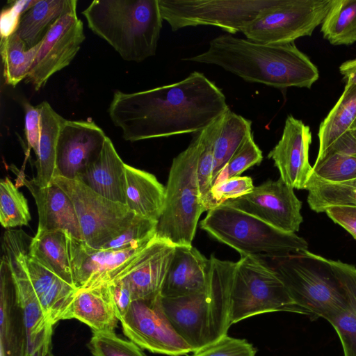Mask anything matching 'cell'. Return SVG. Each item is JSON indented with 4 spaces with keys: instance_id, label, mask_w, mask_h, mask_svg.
Wrapping results in <instances>:
<instances>
[{
    "instance_id": "cell-7",
    "label": "cell",
    "mask_w": 356,
    "mask_h": 356,
    "mask_svg": "<svg viewBox=\"0 0 356 356\" xmlns=\"http://www.w3.org/2000/svg\"><path fill=\"white\" fill-rule=\"evenodd\" d=\"M202 229L242 256L284 257L307 250V242L296 233L280 231L260 219L222 204L208 211Z\"/></svg>"
},
{
    "instance_id": "cell-8",
    "label": "cell",
    "mask_w": 356,
    "mask_h": 356,
    "mask_svg": "<svg viewBox=\"0 0 356 356\" xmlns=\"http://www.w3.org/2000/svg\"><path fill=\"white\" fill-rule=\"evenodd\" d=\"M307 315L290 297L277 273L259 256H242L234 263L229 324L269 312Z\"/></svg>"
},
{
    "instance_id": "cell-22",
    "label": "cell",
    "mask_w": 356,
    "mask_h": 356,
    "mask_svg": "<svg viewBox=\"0 0 356 356\" xmlns=\"http://www.w3.org/2000/svg\"><path fill=\"white\" fill-rule=\"evenodd\" d=\"M175 250V245L156 236L140 264L120 280L129 288L133 301L161 293Z\"/></svg>"
},
{
    "instance_id": "cell-44",
    "label": "cell",
    "mask_w": 356,
    "mask_h": 356,
    "mask_svg": "<svg viewBox=\"0 0 356 356\" xmlns=\"http://www.w3.org/2000/svg\"><path fill=\"white\" fill-rule=\"evenodd\" d=\"M38 0H21L13 1L10 6L3 9L1 14V40L13 34L19 25L21 16Z\"/></svg>"
},
{
    "instance_id": "cell-12",
    "label": "cell",
    "mask_w": 356,
    "mask_h": 356,
    "mask_svg": "<svg viewBox=\"0 0 356 356\" xmlns=\"http://www.w3.org/2000/svg\"><path fill=\"white\" fill-rule=\"evenodd\" d=\"M332 0H277L245 27L247 39L260 43L285 44L310 36L322 24Z\"/></svg>"
},
{
    "instance_id": "cell-10",
    "label": "cell",
    "mask_w": 356,
    "mask_h": 356,
    "mask_svg": "<svg viewBox=\"0 0 356 356\" xmlns=\"http://www.w3.org/2000/svg\"><path fill=\"white\" fill-rule=\"evenodd\" d=\"M53 183L70 198L83 241L93 248L99 249L120 235L136 217L125 204L102 196L79 179L55 176Z\"/></svg>"
},
{
    "instance_id": "cell-25",
    "label": "cell",
    "mask_w": 356,
    "mask_h": 356,
    "mask_svg": "<svg viewBox=\"0 0 356 356\" xmlns=\"http://www.w3.org/2000/svg\"><path fill=\"white\" fill-rule=\"evenodd\" d=\"M77 319L92 332H114L120 321L109 285L79 289L66 314Z\"/></svg>"
},
{
    "instance_id": "cell-49",
    "label": "cell",
    "mask_w": 356,
    "mask_h": 356,
    "mask_svg": "<svg viewBox=\"0 0 356 356\" xmlns=\"http://www.w3.org/2000/svg\"><path fill=\"white\" fill-rule=\"evenodd\" d=\"M339 72L346 83L356 85V58L343 63L339 67Z\"/></svg>"
},
{
    "instance_id": "cell-27",
    "label": "cell",
    "mask_w": 356,
    "mask_h": 356,
    "mask_svg": "<svg viewBox=\"0 0 356 356\" xmlns=\"http://www.w3.org/2000/svg\"><path fill=\"white\" fill-rule=\"evenodd\" d=\"M40 108V133L36 155V176L33 178L41 188L53 182L56 171V147L60 127L65 120L46 101Z\"/></svg>"
},
{
    "instance_id": "cell-31",
    "label": "cell",
    "mask_w": 356,
    "mask_h": 356,
    "mask_svg": "<svg viewBox=\"0 0 356 356\" xmlns=\"http://www.w3.org/2000/svg\"><path fill=\"white\" fill-rule=\"evenodd\" d=\"M213 181L252 134V122L229 109L216 121ZM212 181V183H213Z\"/></svg>"
},
{
    "instance_id": "cell-48",
    "label": "cell",
    "mask_w": 356,
    "mask_h": 356,
    "mask_svg": "<svg viewBox=\"0 0 356 356\" xmlns=\"http://www.w3.org/2000/svg\"><path fill=\"white\" fill-rule=\"evenodd\" d=\"M332 153H343L356 156V127L350 128L345 133H343L330 147V148L327 150L322 159L326 155Z\"/></svg>"
},
{
    "instance_id": "cell-30",
    "label": "cell",
    "mask_w": 356,
    "mask_h": 356,
    "mask_svg": "<svg viewBox=\"0 0 356 356\" xmlns=\"http://www.w3.org/2000/svg\"><path fill=\"white\" fill-rule=\"evenodd\" d=\"M348 300L346 309L328 322L337 331L344 356H356V268L341 261L331 260Z\"/></svg>"
},
{
    "instance_id": "cell-46",
    "label": "cell",
    "mask_w": 356,
    "mask_h": 356,
    "mask_svg": "<svg viewBox=\"0 0 356 356\" xmlns=\"http://www.w3.org/2000/svg\"><path fill=\"white\" fill-rule=\"evenodd\" d=\"M325 213L356 240V207H333L327 209Z\"/></svg>"
},
{
    "instance_id": "cell-41",
    "label": "cell",
    "mask_w": 356,
    "mask_h": 356,
    "mask_svg": "<svg viewBox=\"0 0 356 356\" xmlns=\"http://www.w3.org/2000/svg\"><path fill=\"white\" fill-rule=\"evenodd\" d=\"M215 121L200 132L202 142L197 163V178L202 201L207 197L212 187L214 169Z\"/></svg>"
},
{
    "instance_id": "cell-11",
    "label": "cell",
    "mask_w": 356,
    "mask_h": 356,
    "mask_svg": "<svg viewBox=\"0 0 356 356\" xmlns=\"http://www.w3.org/2000/svg\"><path fill=\"white\" fill-rule=\"evenodd\" d=\"M26 234L19 230L4 234L3 254L11 273L18 303L22 312L26 336L28 356H53V325L33 289L24 266L28 252Z\"/></svg>"
},
{
    "instance_id": "cell-42",
    "label": "cell",
    "mask_w": 356,
    "mask_h": 356,
    "mask_svg": "<svg viewBox=\"0 0 356 356\" xmlns=\"http://www.w3.org/2000/svg\"><path fill=\"white\" fill-rule=\"evenodd\" d=\"M254 188L251 177L239 176L227 179L212 186L203 201L206 211H209L225 202L249 193Z\"/></svg>"
},
{
    "instance_id": "cell-24",
    "label": "cell",
    "mask_w": 356,
    "mask_h": 356,
    "mask_svg": "<svg viewBox=\"0 0 356 356\" xmlns=\"http://www.w3.org/2000/svg\"><path fill=\"white\" fill-rule=\"evenodd\" d=\"M125 164L107 136L99 156L76 179L102 196L125 204Z\"/></svg>"
},
{
    "instance_id": "cell-1",
    "label": "cell",
    "mask_w": 356,
    "mask_h": 356,
    "mask_svg": "<svg viewBox=\"0 0 356 356\" xmlns=\"http://www.w3.org/2000/svg\"><path fill=\"white\" fill-rule=\"evenodd\" d=\"M226 97L199 72L181 81L126 93L115 91L108 114L125 140L199 133L229 110Z\"/></svg>"
},
{
    "instance_id": "cell-3",
    "label": "cell",
    "mask_w": 356,
    "mask_h": 356,
    "mask_svg": "<svg viewBox=\"0 0 356 356\" xmlns=\"http://www.w3.org/2000/svg\"><path fill=\"white\" fill-rule=\"evenodd\" d=\"M207 288L199 293L162 298L165 313L174 329L193 353L227 335L229 324L233 261L211 254Z\"/></svg>"
},
{
    "instance_id": "cell-37",
    "label": "cell",
    "mask_w": 356,
    "mask_h": 356,
    "mask_svg": "<svg viewBox=\"0 0 356 356\" xmlns=\"http://www.w3.org/2000/svg\"><path fill=\"white\" fill-rule=\"evenodd\" d=\"M156 225L157 221L136 216L126 230L99 249L120 250L145 245L156 237Z\"/></svg>"
},
{
    "instance_id": "cell-15",
    "label": "cell",
    "mask_w": 356,
    "mask_h": 356,
    "mask_svg": "<svg viewBox=\"0 0 356 356\" xmlns=\"http://www.w3.org/2000/svg\"><path fill=\"white\" fill-rule=\"evenodd\" d=\"M85 38L74 8L62 15L41 41L25 82L39 90L53 74L70 65Z\"/></svg>"
},
{
    "instance_id": "cell-47",
    "label": "cell",
    "mask_w": 356,
    "mask_h": 356,
    "mask_svg": "<svg viewBox=\"0 0 356 356\" xmlns=\"http://www.w3.org/2000/svg\"><path fill=\"white\" fill-rule=\"evenodd\" d=\"M109 286L120 319L127 311L133 301L131 293L122 280L116 281L109 284Z\"/></svg>"
},
{
    "instance_id": "cell-13",
    "label": "cell",
    "mask_w": 356,
    "mask_h": 356,
    "mask_svg": "<svg viewBox=\"0 0 356 356\" xmlns=\"http://www.w3.org/2000/svg\"><path fill=\"white\" fill-rule=\"evenodd\" d=\"M67 236L73 281L78 290L121 280L140 264L153 241L136 248L111 250L93 248L68 233Z\"/></svg>"
},
{
    "instance_id": "cell-6",
    "label": "cell",
    "mask_w": 356,
    "mask_h": 356,
    "mask_svg": "<svg viewBox=\"0 0 356 356\" xmlns=\"http://www.w3.org/2000/svg\"><path fill=\"white\" fill-rule=\"evenodd\" d=\"M172 160L156 236L174 245H192L198 220L206 211L197 178L201 135Z\"/></svg>"
},
{
    "instance_id": "cell-43",
    "label": "cell",
    "mask_w": 356,
    "mask_h": 356,
    "mask_svg": "<svg viewBox=\"0 0 356 356\" xmlns=\"http://www.w3.org/2000/svg\"><path fill=\"white\" fill-rule=\"evenodd\" d=\"M256 349L245 339L225 335L191 356H255Z\"/></svg>"
},
{
    "instance_id": "cell-18",
    "label": "cell",
    "mask_w": 356,
    "mask_h": 356,
    "mask_svg": "<svg viewBox=\"0 0 356 356\" xmlns=\"http://www.w3.org/2000/svg\"><path fill=\"white\" fill-rule=\"evenodd\" d=\"M311 143L309 127L288 115L280 140L268 154L278 169L280 177L293 189H305L313 174L309 161Z\"/></svg>"
},
{
    "instance_id": "cell-21",
    "label": "cell",
    "mask_w": 356,
    "mask_h": 356,
    "mask_svg": "<svg viewBox=\"0 0 356 356\" xmlns=\"http://www.w3.org/2000/svg\"><path fill=\"white\" fill-rule=\"evenodd\" d=\"M0 356H28L22 312L3 256L0 265Z\"/></svg>"
},
{
    "instance_id": "cell-35",
    "label": "cell",
    "mask_w": 356,
    "mask_h": 356,
    "mask_svg": "<svg viewBox=\"0 0 356 356\" xmlns=\"http://www.w3.org/2000/svg\"><path fill=\"white\" fill-rule=\"evenodd\" d=\"M305 189L309 191L308 204L315 212H325L333 207H356V187L327 181L313 173Z\"/></svg>"
},
{
    "instance_id": "cell-20",
    "label": "cell",
    "mask_w": 356,
    "mask_h": 356,
    "mask_svg": "<svg viewBox=\"0 0 356 356\" xmlns=\"http://www.w3.org/2000/svg\"><path fill=\"white\" fill-rule=\"evenodd\" d=\"M23 183L35 202L38 213V231L61 230L83 241L73 203L59 186L52 182L41 188L33 179H24Z\"/></svg>"
},
{
    "instance_id": "cell-32",
    "label": "cell",
    "mask_w": 356,
    "mask_h": 356,
    "mask_svg": "<svg viewBox=\"0 0 356 356\" xmlns=\"http://www.w3.org/2000/svg\"><path fill=\"white\" fill-rule=\"evenodd\" d=\"M356 120V85L346 83L339 100L321 123L318 131L319 149L316 160L322 159L330 147Z\"/></svg>"
},
{
    "instance_id": "cell-33",
    "label": "cell",
    "mask_w": 356,
    "mask_h": 356,
    "mask_svg": "<svg viewBox=\"0 0 356 356\" xmlns=\"http://www.w3.org/2000/svg\"><path fill=\"white\" fill-rule=\"evenodd\" d=\"M323 38L333 45L356 42V0H332L321 27Z\"/></svg>"
},
{
    "instance_id": "cell-45",
    "label": "cell",
    "mask_w": 356,
    "mask_h": 356,
    "mask_svg": "<svg viewBox=\"0 0 356 356\" xmlns=\"http://www.w3.org/2000/svg\"><path fill=\"white\" fill-rule=\"evenodd\" d=\"M24 132L29 149L37 152L40 133V108L29 102L24 103Z\"/></svg>"
},
{
    "instance_id": "cell-4",
    "label": "cell",
    "mask_w": 356,
    "mask_h": 356,
    "mask_svg": "<svg viewBox=\"0 0 356 356\" xmlns=\"http://www.w3.org/2000/svg\"><path fill=\"white\" fill-rule=\"evenodd\" d=\"M88 28L125 60L154 56L162 28L159 0H94L82 12Z\"/></svg>"
},
{
    "instance_id": "cell-39",
    "label": "cell",
    "mask_w": 356,
    "mask_h": 356,
    "mask_svg": "<svg viewBox=\"0 0 356 356\" xmlns=\"http://www.w3.org/2000/svg\"><path fill=\"white\" fill-rule=\"evenodd\" d=\"M262 159V152L251 135L218 174L213 181L212 186L227 179L239 177L250 167L260 163Z\"/></svg>"
},
{
    "instance_id": "cell-14",
    "label": "cell",
    "mask_w": 356,
    "mask_h": 356,
    "mask_svg": "<svg viewBox=\"0 0 356 356\" xmlns=\"http://www.w3.org/2000/svg\"><path fill=\"white\" fill-rule=\"evenodd\" d=\"M120 322L124 335L142 349L168 356L193 353L165 314L161 293L132 301Z\"/></svg>"
},
{
    "instance_id": "cell-23",
    "label": "cell",
    "mask_w": 356,
    "mask_h": 356,
    "mask_svg": "<svg viewBox=\"0 0 356 356\" xmlns=\"http://www.w3.org/2000/svg\"><path fill=\"white\" fill-rule=\"evenodd\" d=\"M24 266L51 323L54 325L65 320L78 289L34 260L28 252L24 255Z\"/></svg>"
},
{
    "instance_id": "cell-34",
    "label": "cell",
    "mask_w": 356,
    "mask_h": 356,
    "mask_svg": "<svg viewBox=\"0 0 356 356\" xmlns=\"http://www.w3.org/2000/svg\"><path fill=\"white\" fill-rule=\"evenodd\" d=\"M40 43L29 49L15 33L1 40L3 78L6 84L15 87L21 81L25 80Z\"/></svg>"
},
{
    "instance_id": "cell-28",
    "label": "cell",
    "mask_w": 356,
    "mask_h": 356,
    "mask_svg": "<svg viewBox=\"0 0 356 356\" xmlns=\"http://www.w3.org/2000/svg\"><path fill=\"white\" fill-rule=\"evenodd\" d=\"M76 6V0H38L21 16L15 33L27 48H32L40 43L62 15Z\"/></svg>"
},
{
    "instance_id": "cell-2",
    "label": "cell",
    "mask_w": 356,
    "mask_h": 356,
    "mask_svg": "<svg viewBox=\"0 0 356 356\" xmlns=\"http://www.w3.org/2000/svg\"><path fill=\"white\" fill-rule=\"evenodd\" d=\"M184 60L218 65L243 80L278 89L310 88L318 79L317 67L294 42L266 44L219 35L202 54Z\"/></svg>"
},
{
    "instance_id": "cell-38",
    "label": "cell",
    "mask_w": 356,
    "mask_h": 356,
    "mask_svg": "<svg viewBox=\"0 0 356 356\" xmlns=\"http://www.w3.org/2000/svg\"><path fill=\"white\" fill-rule=\"evenodd\" d=\"M313 173L318 178L333 183H342L356 179V156L332 153L315 163Z\"/></svg>"
},
{
    "instance_id": "cell-9",
    "label": "cell",
    "mask_w": 356,
    "mask_h": 356,
    "mask_svg": "<svg viewBox=\"0 0 356 356\" xmlns=\"http://www.w3.org/2000/svg\"><path fill=\"white\" fill-rule=\"evenodd\" d=\"M277 0H159L161 17L172 31L214 26L234 34L243 32Z\"/></svg>"
},
{
    "instance_id": "cell-17",
    "label": "cell",
    "mask_w": 356,
    "mask_h": 356,
    "mask_svg": "<svg viewBox=\"0 0 356 356\" xmlns=\"http://www.w3.org/2000/svg\"><path fill=\"white\" fill-rule=\"evenodd\" d=\"M106 138L92 120H65L58 137L55 176L78 179L99 156Z\"/></svg>"
},
{
    "instance_id": "cell-26",
    "label": "cell",
    "mask_w": 356,
    "mask_h": 356,
    "mask_svg": "<svg viewBox=\"0 0 356 356\" xmlns=\"http://www.w3.org/2000/svg\"><path fill=\"white\" fill-rule=\"evenodd\" d=\"M126 206L136 216L158 221L164 204L165 187L146 171L125 164Z\"/></svg>"
},
{
    "instance_id": "cell-16",
    "label": "cell",
    "mask_w": 356,
    "mask_h": 356,
    "mask_svg": "<svg viewBox=\"0 0 356 356\" xmlns=\"http://www.w3.org/2000/svg\"><path fill=\"white\" fill-rule=\"evenodd\" d=\"M223 204L287 233L298 232L303 221L302 202L296 197L293 188L280 177L276 181L267 180L254 186L249 193Z\"/></svg>"
},
{
    "instance_id": "cell-29",
    "label": "cell",
    "mask_w": 356,
    "mask_h": 356,
    "mask_svg": "<svg viewBox=\"0 0 356 356\" xmlns=\"http://www.w3.org/2000/svg\"><path fill=\"white\" fill-rule=\"evenodd\" d=\"M67 232L38 231L31 239L28 254L45 267L74 285L67 250Z\"/></svg>"
},
{
    "instance_id": "cell-19",
    "label": "cell",
    "mask_w": 356,
    "mask_h": 356,
    "mask_svg": "<svg viewBox=\"0 0 356 356\" xmlns=\"http://www.w3.org/2000/svg\"><path fill=\"white\" fill-rule=\"evenodd\" d=\"M210 259L193 245H176L161 296L175 298L204 291L210 277Z\"/></svg>"
},
{
    "instance_id": "cell-5",
    "label": "cell",
    "mask_w": 356,
    "mask_h": 356,
    "mask_svg": "<svg viewBox=\"0 0 356 356\" xmlns=\"http://www.w3.org/2000/svg\"><path fill=\"white\" fill-rule=\"evenodd\" d=\"M258 256L277 273L291 299L311 320L328 321L346 309V293L330 259L307 250L280 257Z\"/></svg>"
},
{
    "instance_id": "cell-40",
    "label": "cell",
    "mask_w": 356,
    "mask_h": 356,
    "mask_svg": "<svg viewBox=\"0 0 356 356\" xmlns=\"http://www.w3.org/2000/svg\"><path fill=\"white\" fill-rule=\"evenodd\" d=\"M89 347L94 356H147L134 342L114 332H92Z\"/></svg>"
},
{
    "instance_id": "cell-36",
    "label": "cell",
    "mask_w": 356,
    "mask_h": 356,
    "mask_svg": "<svg viewBox=\"0 0 356 356\" xmlns=\"http://www.w3.org/2000/svg\"><path fill=\"white\" fill-rule=\"evenodd\" d=\"M31 220L28 202L8 177L0 182V222L3 227L27 225Z\"/></svg>"
}]
</instances>
